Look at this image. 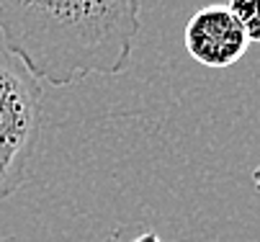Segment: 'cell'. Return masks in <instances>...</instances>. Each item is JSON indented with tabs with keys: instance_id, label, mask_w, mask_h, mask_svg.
I'll list each match as a JSON object with an SVG mask.
<instances>
[{
	"instance_id": "3957f363",
	"label": "cell",
	"mask_w": 260,
	"mask_h": 242,
	"mask_svg": "<svg viewBox=\"0 0 260 242\" xmlns=\"http://www.w3.org/2000/svg\"><path fill=\"white\" fill-rule=\"evenodd\" d=\"M183 44L199 64L227 70L245 57L250 39L227 6H204L185 23Z\"/></svg>"
},
{
	"instance_id": "8992f818",
	"label": "cell",
	"mask_w": 260,
	"mask_h": 242,
	"mask_svg": "<svg viewBox=\"0 0 260 242\" xmlns=\"http://www.w3.org/2000/svg\"><path fill=\"white\" fill-rule=\"evenodd\" d=\"M252 186H255V188L260 191V165H257V167L252 170Z\"/></svg>"
},
{
	"instance_id": "277c9868",
	"label": "cell",
	"mask_w": 260,
	"mask_h": 242,
	"mask_svg": "<svg viewBox=\"0 0 260 242\" xmlns=\"http://www.w3.org/2000/svg\"><path fill=\"white\" fill-rule=\"evenodd\" d=\"M227 8L240 21L247 39L260 44V0H230Z\"/></svg>"
},
{
	"instance_id": "6da1fadb",
	"label": "cell",
	"mask_w": 260,
	"mask_h": 242,
	"mask_svg": "<svg viewBox=\"0 0 260 242\" xmlns=\"http://www.w3.org/2000/svg\"><path fill=\"white\" fill-rule=\"evenodd\" d=\"M142 31V0H0L3 47L54 88L121 75Z\"/></svg>"
},
{
	"instance_id": "7a4b0ae2",
	"label": "cell",
	"mask_w": 260,
	"mask_h": 242,
	"mask_svg": "<svg viewBox=\"0 0 260 242\" xmlns=\"http://www.w3.org/2000/svg\"><path fill=\"white\" fill-rule=\"evenodd\" d=\"M42 83L0 44V203L31 178L42 147Z\"/></svg>"
},
{
	"instance_id": "5b68a950",
	"label": "cell",
	"mask_w": 260,
	"mask_h": 242,
	"mask_svg": "<svg viewBox=\"0 0 260 242\" xmlns=\"http://www.w3.org/2000/svg\"><path fill=\"white\" fill-rule=\"evenodd\" d=\"M108 242H162L160 239V234L155 232V229H142L137 237H132V239H119V234H114Z\"/></svg>"
}]
</instances>
